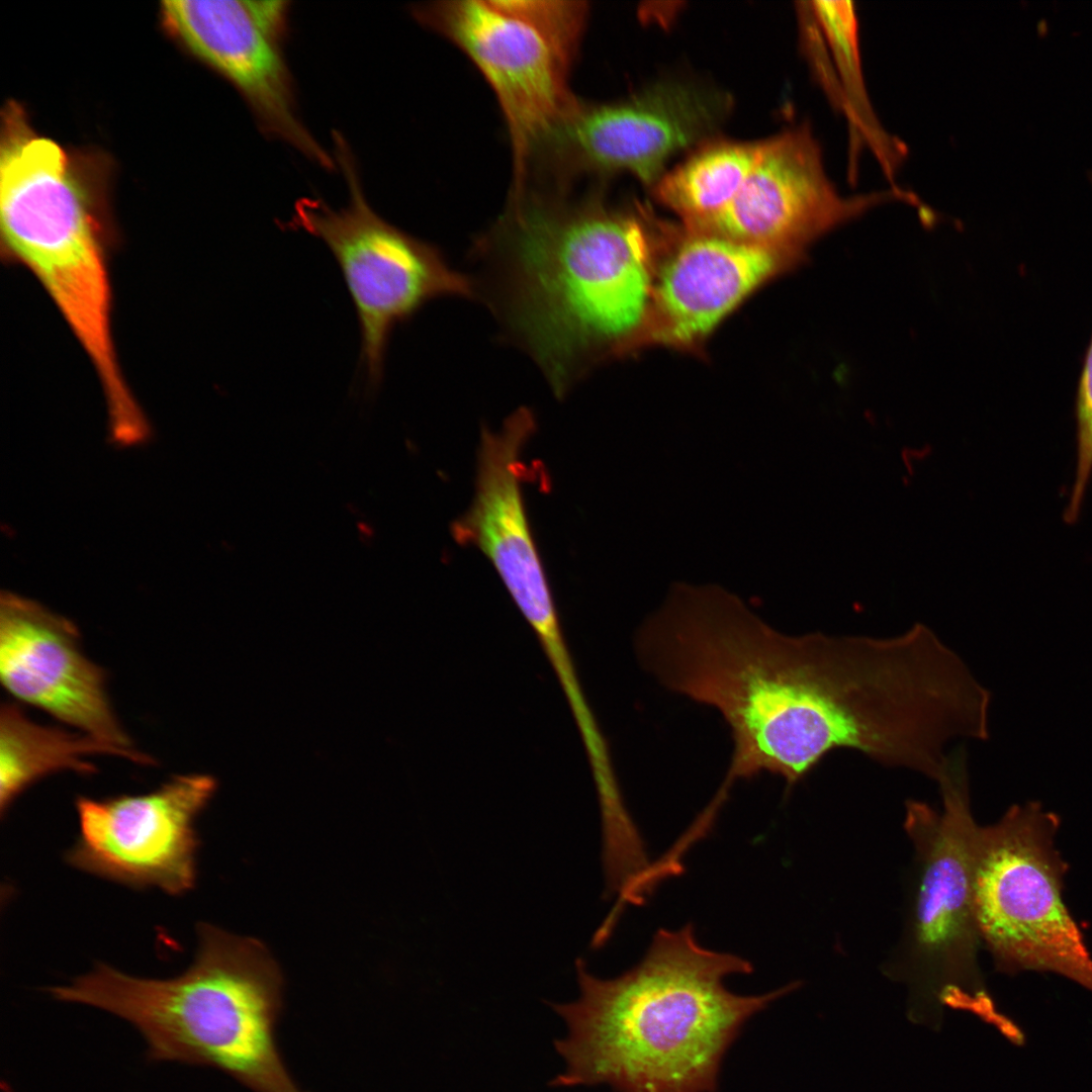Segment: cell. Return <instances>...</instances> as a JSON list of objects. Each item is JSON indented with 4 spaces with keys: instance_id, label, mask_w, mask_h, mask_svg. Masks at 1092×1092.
Wrapping results in <instances>:
<instances>
[{
    "instance_id": "8",
    "label": "cell",
    "mask_w": 1092,
    "mask_h": 1092,
    "mask_svg": "<svg viewBox=\"0 0 1092 1092\" xmlns=\"http://www.w3.org/2000/svg\"><path fill=\"white\" fill-rule=\"evenodd\" d=\"M1059 818L1038 802L1013 805L974 840V910L997 969L1064 976L1092 991V957L1063 899Z\"/></svg>"
},
{
    "instance_id": "15",
    "label": "cell",
    "mask_w": 1092,
    "mask_h": 1092,
    "mask_svg": "<svg viewBox=\"0 0 1092 1092\" xmlns=\"http://www.w3.org/2000/svg\"><path fill=\"white\" fill-rule=\"evenodd\" d=\"M535 430L527 407L514 412L498 431L482 428L474 496L451 526L457 543L477 547L491 561L527 620L556 609L521 487V453Z\"/></svg>"
},
{
    "instance_id": "11",
    "label": "cell",
    "mask_w": 1092,
    "mask_h": 1092,
    "mask_svg": "<svg viewBox=\"0 0 1092 1092\" xmlns=\"http://www.w3.org/2000/svg\"><path fill=\"white\" fill-rule=\"evenodd\" d=\"M215 789L210 776L184 775L142 795L80 796L79 836L66 858L83 872L127 886L186 893L196 879L195 819Z\"/></svg>"
},
{
    "instance_id": "20",
    "label": "cell",
    "mask_w": 1092,
    "mask_h": 1092,
    "mask_svg": "<svg viewBox=\"0 0 1092 1092\" xmlns=\"http://www.w3.org/2000/svg\"><path fill=\"white\" fill-rule=\"evenodd\" d=\"M533 629L557 674L583 742L595 741L600 737L601 730L578 682L574 664L563 639L559 619L543 621L533 626Z\"/></svg>"
},
{
    "instance_id": "10",
    "label": "cell",
    "mask_w": 1092,
    "mask_h": 1092,
    "mask_svg": "<svg viewBox=\"0 0 1092 1092\" xmlns=\"http://www.w3.org/2000/svg\"><path fill=\"white\" fill-rule=\"evenodd\" d=\"M892 200L917 199L899 187L842 195L829 178L808 124L761 140L755 164L733 200L702 230L799 259L819 237Z\"/></svg>"
},
{
    "instance_id": "1",
    "label": "cell",
    "mask_w": 1092,
    "mask_h": 1092,
    "mask_svg": "<svg viewBox=\"0 0 1092 1092\" xmlns=\"http://www.w3.org/2000/svg\"><path fill=\"white\" fill-rule=\"evenodd\" d=\"M635 651L664 689L727 724L723 797L762 772L792 788L834 750L860 749L878 720L876 677L849 637L784 634L721 588L673 589L639 627Z\"/></svg>"
},
{
    "instance_id": "3",
    "label": "cell",
    "mask_w": 1092,
    "mask_h": 1092,
    "mask_svg": "<svg viewBox=\"0 0 1092 1092\" xmlns=\"http://www.w3.org/2000/svg\"><path fill=\"white\" fill-rule=\"evenodd\" d=\"M579 997L552 1008L567 1034L557 1087L609 1085L616 1092H715L724 1055L746 1021L798 988L739 995L724 979L750 974L745 959L703 947L692 924L659 929L642 961L619 977L575 963Z\"/></svg>"
},
{
    "instance_id": "4",
    "label": "cell",
    "mask_w": 1092,
    "mask_h": 1092,
    "mask_svg": "<svg viewBox=\"0 0 1092 1092\" xmlns=\"http://www.w3.org/2000/svg\"><path fill=\"white\" fill-rule=\"evenodd\" d=\"M193 964L171 979H139L129 1023L155 1061L214 1068L252 1092H304L276 1040L283 981L268 949L201 924Z\"/></svg>"
},
{
    "instance_id": "17",
    "label": "cell",
    "mask_w": 1092,
    "mask_h": 1092,
    "mask_svg": "<svg viewBox=\"0 0 1092 1092\" xmlns=\"http://www.w3.org/2000/svg\"><path fill=\"white\" fill-rule=\"evenodd\" d=\"M110 754L125 757L115 747L82 732L46 726L29 719L16 704L0 710V804L4 812L28 787L64 770L96 771L88 757Z\"/></svg>"
},
{
    "instance_id": "16",
    "label": "cell",
    "mask_w": 1092,
    "mask_h": 1092,
    "mask_svg": "<svg viewBox=\"0 0 1092 1092\" xmlns=\"http://www.w3.org/2000/svg\"><path fill=\"white\" fill-rule=\"evenodd\" d=\"M664 265L642 322L647 338L684 345L704 337L759 283L791 263L769 251L689 231Z\"/></svg>"
},
{
    "instance_id": "21",
    "label": "cell",
    "mask_w": 1092,
    "mask_h": 1092,
    "mask_svg": "<svg viewBox=\"0 0 1092 1092\" xmlns=\"http://www.w3.org/2000/svg\"><path fill=\"white\" fill-rule=\"evenodd\" d=\"M1074 415L1076 424V463L1092 468V334L1078 377Z\"/></svg>"
},
{
    "instance_id": "2",
    "label": "cell",
    "mask_w": 1092,
    "mask_h": 1092,
    "mask_svg": "<svg viewBox=\"0 0 1092 1092\" xmlns=\"http://www.w3.org/2000/svg\"><path fill=\"white\" fill-rule=\"evenodd\" d=\"M647 232L599 198L526 191L476 239V297L563 397L602 351L625 347L652 292Z\"/></svg>"
},
{
    "instance_id": "12",
    "label": "cell",
    "mask_w": 1092,
    "mask_h": 1092,
    "mask_svg": "<svg viewBox=\"0 0 1092 1092\" xmlns=\"http://www.w3.org/2000/svg\"><path fill=\"white\" fill-rule=\"evenodd\" d=\"M731 106L718 89L662 80L621 101L577 102L545 149L576 171L627 172L653 187L673 156L714 138Z\"/></svg>"
},
{
    "instance_id": "5",
    "label": "cell",
    "mask_w": 1092,
    "mask_h": 1092,
    "mask_svg": "<svg viewBox=\"0 0 1092 1092\" xmlns=\"http://www.w3.org/2000/svg\"><path fill=\"white\" fill-rule=\"evenodd\" d=\"M967 764L939 781L942 809L906 802L904 827L914 847V876L900 963L891 973L910 988L908 1017L940 1028L943 1005L991 998L978 967L974 910V840Z\"/></svg>"
},
{
    "instance_id": "13",
    "label": "cell",
    "mask_w": 1092,
    "mask_h": 1092,
    "mask_svg": "<svg viewBox=\"0 0 1092 1092\" xmlns=\"http://www.w3.org/2000/svg\"><path fill=\"white\" fill-rule=\"evenodd\" d=\"M0 680L18 701L152 764L133 748L108 699L105 672L80 647L76 625L36 601L3 590L0 598Z\"/></svg>"
},
{
    "instance_id": "7",
    "label": "cell",
    "mask_w": 1092,
    "mask_h": 1092,
    "mask_svg": "<svg viewBox=\"0 0 1092 1092\" xmlns=\"http://www.w3.org/2000/svg\"><path fill=\"white\" fill-rule=\"evenodd\" d=\"M0 225L5 258L42 285L100 384L117 386L108 237L69 162L43 156L13 168L0 184Z\"/></svg>"
},
{
    "instance_id": "14",
    "label": "cell",
    "mask_w": 1092,
    "mask_h": 1092,
    "mask_svg": "<svg viewBox=\"0 0 1092 1092\" xmlns=\"http://www.w3.org/2000/svg\"><path fill=\"white\" fill-rule=\"evenodd\" d=\"M162 7L171 30L234 84L265 134L325 170L335 169L299 117L282 39L260 25L247 0H169Z\"/></svg>"
},
{
    "instance_id": "18",
    "label": "cell",
    "mask_w": 1092,
    "mask_h": 1092,
    "mask_svg": "<svg viewBox=\"0 0 1092 1092\" xmlns=\"http://www.w3.org/2000/svg\"><path fill=\"white\" fill-rule=\"evenodd\" d=\"M761 141L711 138L652 187L655 197L674 211L687 230L700 231L735 197L755 164Z\"/></svg>"
},
{
    "instance_id": "6",
    "label": "cell",
    "mask_w": 1092,
    "mask_h": 1092,
    "mask_svg": "<svg viewBox=\"0 0 1092 1092\" xmlns=\"http://www.w3.org/2000/svg\"><path fill=\"white\" fill-rule=\"evenodd\" d=\"M456 44L491 86L508 126L514 191L531 160L577 104L568 76L588 8L582 1L458 0L414 8Z\"/></svg>"
},
{
    "instance_id": "19",
    "label": "cell",
    "mask_w": 1092,
    "mask_h": 1092,
    "mask_svg": "<svg viewBox=\"0 0 1092 1092\" xmlns=\"http://www.w3.org/2000/svg\"><path fill=\"white\" fill-rule=\"evenodd\" d=\"M810 13L822 30L840 76L835 105L847 117L851 131L874 151L885 174L892 178L903 160V144L881 126L872 108L860 67L858 23L850 1H813Z\"/></svg>"
},
{
    "instance_id": "9",
    "label": "cell",
    "mask_w": 1092,
    "mask_h": 1092,
    "mask_svg": "<svg viewBox=\"0 0 1092 1092\" xmlns=\"http://www.w3.org/2000/svg\"><path fill=\"white\" fill-rule=\"evenodd\" d=\"M334 141L348 203L335 208L322 199L301 198L284 225L316 238L333 255L356 310L362 365L369 383L377 386L394 328L437 297H475V285L472 277L451 268L435 246L372 208L346 141L337 131Z\"/></svg>"
}]
</instances>
